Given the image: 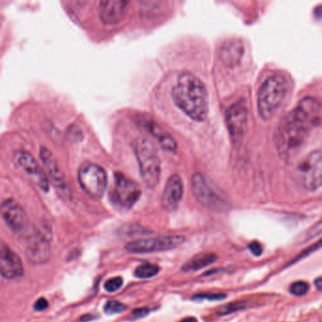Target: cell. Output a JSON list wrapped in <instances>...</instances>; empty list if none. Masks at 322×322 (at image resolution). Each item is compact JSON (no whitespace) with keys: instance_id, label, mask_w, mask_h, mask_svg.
Instances as JSON below:
<instances>
[{"instance_id":"obj_1","label":"cell","mask_w":322,"mask_h":322,"mask_svg":"<svg viewBox=\"0 0 322 322\" xmlns=\"http://www.w3.org/2000/svg\"><path fill=\"white\" fill-rule=\"evenodd\" d=\"M322 115L321 103L311 97L300 100L286 115L275 133V144L282 155H289L300 147Z\"/></svg>"},{"instance_id":"obj_2","label":"cell","mask_w":322,"mask_h":322,"mask_svg":"<svg viewBox=\"0 0 322 322\" xmlns=\"http://www.w3.org/2000/svg\"><path fill=\"white\" fill-rule=\"evenodd\" d=\"M171 97L179 110L195 121H204L208 115V94L202 81L191 72L179 74L171 90Z\"/></svg>"},{"instance_id":"obj_3","label":"cell","mask_w":322,"mask_h":322,"mask_svg":"<svg viewBox=\"0 0 322 322\" xmlns=\"http://www.w3.org/2000/svg\"><path fill=\"white\" fill-rule=\"evenodd\" d=\"M287 93V82L282 76L267 78L258 92L257 109L262 119L268 120L282 105Z\"/></svg>"},{"instance_id":"obj_4","label":"cell","mask_w":322,"mask_h":322,"mask_svg":"<svg viewBox=\"0 0 322 322\" xmlns=\"http://www.w3.org/2000/svg\"><path fill=\"white\" fill-rule=\"evenodd\" d=\"M134 150L144 184L149 188L155 187L161 176V161L155 146L148 140L139 138L134 142Z\"/></svg>"},{"instance_id":"obj_5","label":"cell","mask_w":322,"mask_h":322,"mask_svg":"<svg viewBox=\"0 0 322 322\" xmlns=\"http://www.w3.org/2000/svg\"><path fill=\"white\" fill-rule=\"evenodd\" d=\"M78 180L82 190L93 199H100L107 187V174L103 167L92 162L81 164Z\"/></svg>"},{"instance_id":"obj_6","label":"cell","mask_w":322,"mask_h":322,"mask_svg":"<svg viewBox=\"0 0 322 322\" xmlns=\"http://www.w3.org/2000/svg\"><path fill=\"white\" fill-rule=\"evenodd\" d=\"M141 194L142 189L136 181L124 173L115 172L114 182L110 192V199L114 205L122 209H131Z\"/></svg>"},{"instance_id":"obj_7","label":"cell","mask_w":322,"mask_h":322,"mask_svg":"<svg viewBox=\"0 0 322 322\" xmlns=\"http://www.w3.org/2000/svg\"><path fill=\"white\" fill-rule=\"evenodd\" d=\"M1 215L11 232L21 236L32 234V225L29 216L21 204L13 199H7L2 202Z\"/></svg>"},{"instance_id":"obj_8","label":"cell","mask_w":322,"mask_h":322,"mask_svg":"<svg viewBox=\"0 0 322 322\" xmlns=\"http://www.w3.org/2000/svg\"><path fill=\"white\" fill-rule=\"evenodd\" d=\"M298 175L304 188L317 190L322 186V152L312 151L299 164Z\"/></svg>"},{"instance_id":"obj_9","label":"cell","mask_w":322,"mask_h":322,"mask_svg":"<svg viewBox=\"0 0 322 322\" xmlns=\"http://www.w3.org/2000/svg\"><path fill=\"white\" fill-rule=\"evenodd\" d=\"M192 190L197 201L208 210L215 213H225L229 210V204L209 186L200 173L192 177Z\"/></svg>"},{"instance_id":"obj_10","label":"cell","mask_w":322,"mask_h":322,"mask_svg":"<svg viewBox=\"0 0 322 322\" xmlns=\"http://www.w3.org/2000/svg\"><path fill=\"white\" fill-rule=\"evenodd\" d=\"M185 238L181 235H161L148 239H139L129 242L126 250L132 253H150L165 251L175 249L184 242Z\"/></svg>"},{"instance_id":"obj_11","label":"cell","mask_w":322,"mask_h":322,"mask_svg":"<svg viewBox=\"0 0 322 322\" xmlns=\"http://www.w3.org/2000/svg\"><path fill=\"white\" fill-rule=\"evenodd\" d=\"M249 111L244 100L236 101L226 111V124L230 136L234 144L240 143L243 139L247 125Z\"/></svg>"},{"instance_id":"obj_12","label":"cell","mask_w":322,"mask_h":322,"mask_svg":"<svg viewBox=\"0 0 322 322\" xmlns=\"http://www.w3.org/2000/svg\"><path fill=\"white\" fill-rule=\"evenodd\" d=\"M50 237L51 234L45 232H34L29 236L26 247V257L34 265H43L50 259Z\"/></svg>"},{"instance_id":"obj_13","label":"cell","mask_w":322,"mask_h":322,"mask_svg":"<svg viewBox=\"0 0 322 322\" xmlns=\"http://www.w3.org/2000/svg\"><path fill=\"white\" fill-rule=\"evenodd\" d=\"M14 159L17 165L33 178L36 184L43 191L47 192L49 189V181L44 170L39 166L38 162L30 152L26 150H18L14 154Z\"/></svg>"},{"instance_id":"obj_14","label":"cell","mask_w":322,"mask_h":322,"mask_svg":"<svg viewBox=\"0 0 322 322\" xmlns=\"http://www.w3.org/2000/svg\"><path fill=\"white\" fill-rule=\"evenodd\" d=\"M129 5L130 3L124 0H101L99 4L101 22L108 26L119 24L126 17Z\"/></svg>"},{"instance_id":"obj_15","label":"cell","mask_w":322,"mask_h":322,"mask_svg":"<svg viewBox=\"0 0 322 322\" xmlns=\"http://www.w3.org/2000/svg\"><path fill=\"white\" fill-rule=\"evenodd\" d=\"M135 120L145 131L151 134L165 149L171 152L176 151L178 146L176 140L154 119L145 114H139L135 117Z\"/></svg>"},{"instance_id":"obj_16","label":"cell","mask_w":322,"mask_h":322,"mask_svg":"<svg viewBox=\"0 0 322 322\" xmlns=\"http://www.w3.org/2000/svg\"><path fill=\"white\" fill-rule=\"evenodd\" d=\"M0 271L3 277L11 280L24 275V267L20 257L5 243H2L0 248Z\"/></svg>"},{"instance_id":"obj_17","label":"cell","mask_w":322,"mask_h":322,"mask_svg":"<svg viewBox=\"0 0 322 322\" xmlns=\"http://www.w3.org/2000/svg\"><path fill=\"white\" fill-rule=\"evenodd\" d=\"M183 197V182L178 174L172 175L166 183L162 196L163 208L167 212L177 210Z\"/></svg>"},{"instance_id":"obj_18","label":"cell","mask_w":322,"mask_h":322,"mask_svg":"<svg viewBox=\"0 0 322 322\" xmlns=\"http://www.w3.org/2000/svg\"><path fill=\"white\" fill-rule=\"evenodd\" d=\"M40 158L45 166V170H46L48 176L53 181V184L56 188L61 190L62 192H67V183L65 181L64 176L61 172V169L58 166L57 161L52 155L51 151L45 146H42L40 148Z\"/></svg>"},{"instance_id":"obj_19","label":"cell","mask_w":322,"mask_h":322,"mask_svg":"<svg viewBox=\"0 0 322 322\" xmlns=\"http://www.w3.org/2000/svg\"><path fill=\"white\" fill-rule=\"evenodd\" d=\"M217 256L214 253H200L193 256L191 259L181 267V270L184 272H192L200 270L203 267H208L216 260Z\"/></svg>"},{"instance_id":"obj_20","label":"cell","mask_w":322,"mask_h":322,"mask_svg":"<svg viewBox=\"0 0 322 322\" xmlns=\"http://www.w3.org/2000/svg\"><path fill=\"white\" fill-rule=\"evenodd\" d=\"M223 57L225 61H228L231 65L233 63H237L243 53V46L239 42L231 43L227 45L222 51Z\"/></svg>"},{"instance_id":"obj_21","label":"cell","mask_w":322,"mask_h":322,"mask_svg":"<svg viewBox=\"0 0 322 322\" xmlns=\"http://www.w3.org/2000/svg\"><path fill=\"white\" fill-rule=\"evenodd\" d=\"M247 307H248V302L246 300H237L219 306L218 308L215 309V314L217 316H226L235 312L242 311Z\"/></svg>"},{"instance_id":"obj_22","label":"cell","mask_w":322,"mask_h":322,"mask_svg":"<svg viewBox=\"0 0 322 322\" xmlns=\"http://www.w3.org/2000/svg\"><path fill=\"white\" fill-rule=\"evenodd\" d=\"M160 272V267L155 264L144 263L136 267L134 271L135 277L140 279H147V278L154 277Z\"/></svg>"},{"instance_id":"obj_23","label":"cell","mask_w":322,"mask_h":322,"mask_svg":"<svg viewBox=\"0 0 322 322\" xmlns=\"http://www.w3.org/2000/svg\"><path fill=\"white\" fill-rule=\"evenodd\" d=\"M128 309L127 305H125L122 302L118 301V300H108L105 305L103 310L105 312V314L107 315H114V314H118V313H122L125 312Z\"/></svg>"},{"instance_id":"obj_24","label":"cell","mask_w":322,"mask_h":322,"mask_svg":"<svg viewBox=\"0 0 322 322\" xmlns=\"http://www.w3.org/2000/svg\"><path fill=\"white\" fill-rule=\"evenodd\" d=\"M289 290H290V293L294 296H303L308 292L309 285L302 281L296 282L291 285Z\"/></svg>"},{"instance_id":"obj_25","label":"cell","mask_w":322,"mask_h":322,"mask_svg":"<svg viewBox=\"0 0 322 322\" xmlns=\"http://www.w3.org/2000/svg\"><path fill=\"white\" fill-rule=\"evenodd\" d=\"M123 285V279L121 277H114L111 278L110 280H108L105 285H104V288L109 292V293H113L116 292L117 290L121 288Z\"/></svg>"},{"instance_id":"obj_26","label":"cell","mask_w":322,"mask_h":322,"mask_svg":"<svg viewBox=\"0 0 322 322\" xmlns=\"http://www.w3.org/2000/svg\"><path fill=\"white\" fill-rule=\"evenodd\" d=\"M226 298L223 293H200L193 296V300H221Z\"/></svg>"},{"instance_id":"obj_27","label":"cell","mask_w":322,"mask_h":322,"mask_svg":"<svg viewBox=\"0 0 322 322\" xmlns=\"http://www.w3.org/2000/svg\"><path fill=\"white\" fill-rule=\"evenodd\" d=\"M321 233H322V220L318 223L317 225H315L311 230L307 233V234L305 235L304 237V241L307 242V241H310L311 239H313L314 237L320 235Z\"/></svg>"},{"instance_id":"obj_28","label":"cell","mask_w":322,"mask_h":322,"mask_svg":"<svg viewBox=\"0 0 322 322\" xmlns=\"http://www.w3.org/2000/svg\"><path fill=\"white\" fill-rule=\"evenodd\" d=\"M150 312V309L147 308V307H143V308H138V309H135L134 311L132 312V315H131V320H139V319H142L144 317H146Z\"/></svg>"},{"instance_id":"obj_29","label":"cell","mask_w":322,"mask_h":322,"mask_svg":"<svg viewBox=\"0 0 322 322\" xmlns=\"http://www.w3.org/2000/svg\"><path fill=\"white\" fill-rule=\"evenodd\" d=\"M249 250L253 255L260 256L263 252V246L257 241H253L249 245Z\"/></svg>"},{"instance_id":"obj_30","label":"cell","mask_w":322,"mask_h":322,"mask_svg":"<svg viewBox=\"0 0 322 322\" xmlns=\"http://www.w3.org/2000/svg\"><path fill=\"white\" fill-rule=\"evenodd\" d=\"M48 307V301L45 298H40L35 301L34 308L35 311L42 312Z\"/></svg>"},{"instance_id":"obj_31","label":"cell","mask_w":322,"mask_h":322,"mask_svg":"<svg viewBox=\"0 0 322 322\" xmlns=\"http://www.w3.org/2000/svg\"><path fill=\"white\" fill-rule=\"evenodd\" d=\"M95 319H96V317H94V316H91V315H85V316H82V317L80 318V322H91V321H93V320H95Z\"/></svg>"},{"instance_id":"obj_32","label":"cell","mask_w":322,"mask_h":322,"mask_svg":"<svg viewBox=\"0 0 322 322\" xmlns=\"http://www.w3.org/2000/svg\"><path fill=\"white\" fill-rule=\"evenodd\" d=\"M315 286L318 290H322V277L318 278L315 281Z\"/></svg>"},{"instance_id":"obj_33","label":"cell","mask_w":322,"mask_h":322,"mask_svg":"<svg viewBox=\"0 0 322 322\" xmlns=\"http://www.w3.org/2000/svg\"><path fill=\"white\" fill-rule=\"evenodd\" d=\"M179 322H198V320L196 318H193V317H189V318H185L183 319L182 321H180Z\"/></svg>"}]
</instances>
